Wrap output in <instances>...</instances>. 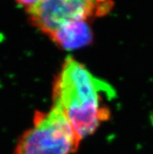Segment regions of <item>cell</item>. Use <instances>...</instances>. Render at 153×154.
Masks as SVG:
<instances>
[{
    "mask_svg": "<svg viewBox=\"0 0 153 154\" xmlns=\"http://www.w3.org/2000/svg\"><path fill=\"white\" fill-rule=\"evenodd\" d=\"M53 42L66 50H74L89 45L93 42V32L86 20L64 23L48 35Z\"/></svg>",
    "mask_w": 153,
    "mask_h": 154,
    "instance_id": "277c9868",
    "label": "cell"
},
{
    "mask_svg": "<svg viewBox=\"0 0 153 154\" xmlns=\"http://www.w3.org/2000/svg\"><path fill=\"white\" fill-rule=\"evenodd\" d=\"M40 0H16V2L21 6H25L26 10L31 8L38 3Z\"/></svg>",
    "mask_w": 153,
    "mask_h": 154,
    "instance_id": "5b68a950",
    "label": "cell"
},
{
    "mask_svg": "<svg viewBox=\"0 0 153 154\" xmlns=\"http://www.w3.org/2000/svg\"><path fill=\"white\" fill-rule=\"evenodd\" d=\"M114 96L110 85L71 57L65 59L52 85L53 103L61 108L81 139L109 119L110 109L106 100Z\"/></svg>",
    "mask_w": 153,
    "mask_h": 154,
    "instance_id": "6da1fadb",
    "label": "cell"
},
{
    "mask_svg": "<svg viewBox=\"0 0 153 154\" xmlns=\"http://www.w3.org/2000/svg\"><path fill=\"white\" fill-rule=\"evenodd\" d=\"M81 140L61 108L53 104L49 112H35L33 126L20 137L14 154H72Z\"/></svg>",
    "mask_w": 153,
    "mask_h": 154,
    "instance_id": "7a4b0ae2",
    "label": "cell"
},
{
    "mask_svg": "<svg viewBox=\"0 0 153 154\" xmlns=\"http://www.w3.org/2000/svg\"><path fill=\"white\" fill-rule=\"evenodd\" d=\"M112 7V0H40L27 14L33 26L49 35L64 23L103 17Z\"/></svg>",
    "mask_w": 153,
    "mask_h": 154,
    "instance_id": "3957f363",
    "label": "cell"
}]
</instances>
